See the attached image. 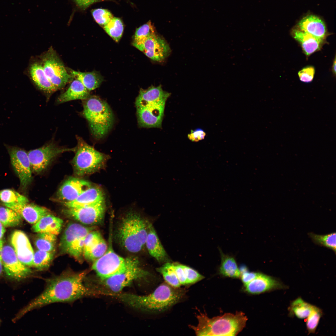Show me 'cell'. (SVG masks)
Returning a JSON list of instances; mask_svg holds the SVG:
<instances>
[{"label": "cell", "instance_id": "6da1fadb", "mask_svg": "<svg viewBox=\"0 0 336 336\" xmlns=\"http://www.w3.org/2000/svg\"><path fill=\"white\" fill-rule=\"evenodd\" d=\"M86 273L67 272L48 279L44 291L26 306L19 316L33 309L58 302L72 301L93 296L95 292L85 283Z\"/></svg>", "mask_w": 336, "mask_h": 336}, {"label": "cell", "instance_id": "7a4b0ae2", "mask_svg": "<svg viewBox=\"0 0 336 336\" xmlns=\"http://www.w3.org/2000/svg\"><path fill=\"white\" fill-rule=\"evenodd\" d=\"M184 290L167 283L159 286L151 293L140 296L129 293H114L113 296L135 309L150 312L164 311L178 303L184 296Z\"/></svg>", "mask_w": 336, "mask_h": 336}, {"label": "cell", "instance_id": "3957f363", "mask_svg": "<svg viewBox=\"0 0 336 336\" xmlns=\"http://www.w3.org/2000/svg\"><path fill=\"white\" fill-rule=\"evenodd\" d=\"M196 317L197 325L189 326L197 336H236L244 329L247 320V316L241 311L211 318L206 314L200 313Z\"/></svg>", "mask_w": 336, "mask_h": 336}, {"label": "cell", "instance_id": "277c9868", "mask_svg": "<svg viewBox=\"0 0 336 336\" xmlns=\"http://www.w3.org/2000/svg\"><path fill=\"white\" fill-rule=\"evenodd\" d=\"M148 221L137 212L130 211L121 218L116 236L120 245L128 252L138 253L144 245L147 234Z\"/></svg>", "mask_w": 336, "mask_h": 336}, {"label": "cell", "instance_id": "5b68a950", "mask_svg": "<svg viewBox=\"0 0 336 336\" xmlns=\"http://www.w3.org/2000/svg\"><path fill=\"white\" fill-rule=\"evenodd\" d=\"M83 100V114L88 122L93 135L101 138L112 126L113 112L107 103L97 96H90Z\"/></svg>", "mask_w": 336, "mask_h": 336}, {"label": "cell", "instance_id": "8992f818", "mask_svg": "<svg viewBox=\"0 0 336 336\" xmlns=\"http://www.w3.org/2000/svg\"><path fill=\"white\" fill-rule=\"evenodd\" d=\"M76 152L72 161L75 174L78 176L90 174L99 169L105 159L104 154L77 137Z\"/></svg>", "mask_w": 336, "mask_h": 336}, {"label": "cell", "instance_id": "52a82bcc", "mask_svg": "<svg viewBox=\"0 0 336 336\" xmlns=\"http://www.w3.org/2000/svg\"><path fill=\"white\" fill-rule=\"evenodd\" d=\"M125 268L121 273L101 280L107 288L114 293H118L133 281L147 278L149 273L141 266L138 259L134 257L125 259Z\"/></svg>", "mask_w": 336, "mask_h": 336}, {"label": "cell", "instance_id": "ba28073f", "mask_svg": "<svg viewBox=\"0 0 336 336\" xmlns=\"http://www.w3.org/2000/svg\"><path fill=\"white\" fill-rule=\"evenodd\" d=\"M92 228L84 227L75 223H69L61 237L60 248L64 253L80 260L83 251L84 240Z\"/></svg>", "mask_w": 336, "mask_h": 336}, {"label": "cell", "instance_id": "9c48e42d", "mask_svg": "<svg viewBox=\"0 0 336 336\" xmlns=\"http://www.w3.org/2000/svg\"><path fill=\"white\" fill-rule=\"evenodd\" d=\"M44 72L52 84L58 90L64 87L73 78L52 47L41 57Z\"/></svg>", "mask_w": 336, "mask_h": 336}, {"label": "cell", "instance_id": "30bf717a", "mask_svg": "<svg viewBox=\"0 0 336 336\" xmlns=\"http://www.w3.org/2000/svg\"><path fill=\"white\" fill-rule=\"evenodd\" d=\"M109 246L105 253L94 261L92 266L101 280L104 279L123 271L125 268L126 261L114 251L110 238Z\"/></svg>", "mask_w": 336, "mask_h": 336}, {"label": "cell", "instance_id": "8fae6325", "mask_svg": "<svg viewBox=\"0 0 336 336\" xmlns=\"http://www.w3.org/2000/svg\"><path fill=\"white\" fill-rule=\"evenodd\" d=\"M76 148L59 147L55 144L50 143L40 148L30 151L27 153L32 172L37 174L41 172L59 154L67 152L76 151Z\"/></svg>", "mask_w": 336, "mask_h": 336}, {"label": "cell", "instance_id": "7c38bea8", "mask_svg": "<svg viewBox=\"0 0 336 336\" xmlns=\"http://www.w3.org/2000/svg\"><path fill=\"white\" fill-rule=\"evenodd\" d=\"M105 207L104 201L80 207L66 208L63 212L68 217L82 223L92 225L102 221Z\"/></svg>", "mask_w": 336, "mask_h": 336}, {"label": "cell", "instance_id": "4fadbf2b", "mask_svg": "<svg viewBox=\"0 0 336 336\" xmlns=\"http://www.w3.org/2000/svg\"><path fill=\"white\" fill-rule=\"evenodd\" d=\"M11 163L20 181V186L25 189L32 181V171L28 153L24 149L7 146Z\"/></svg>", "mask_w": 336, "mask_h": 336}, {"label": "cell", "instance_id": "5bb4252c", "mask_svg": "<svg viewBox=\"0 0 336 336\" xmlns=\"http://www.w3.org/2000/svg\"><path fill=\"white\" fill-rule=\"evenodd\" d=\"M2 256L3 269L10 278L20 280L27 277L31 274V269L19 260L13 248L11 245H3Z\"/></svg>", "mask_w": 336, "mask_h": 336}, {"label": "cell", "instance_id": "9a60e30c", "mask_svg": "<svg viewBox=\"0 0 336 336\" xmlns=\"http://www.w3.org/2000/svg\"><path fill=\"white\" fill-rule=\"evenodd\" d=\"M166 101H159L143 107L137 108L139 125L146 128H161Z\"/></svg>", "mask_w": 336, "mask_h": 336}, {"label": "cell", "instance_id": "2e32d148", "mask_svg": "<svg viewBox=\"0 0 336 336\" xmlns=\"http://www.w3.org/2000/svg\"><path fill=\"white\" fill-rule=\"evenodd\" d=\"M151 59L162 61L169 55L170 48L166 41L156 34L150 36L135 46Z\"/></svg>", "mask_w": 336, "mask_h": 336}, {"label": "cell", "instance_id": "e0dca14e", "mask_svg": "<svg viewBox=\"0 0 336 336\" xmlns=\"http://www.w3.org/2000/svg\"><path fill=\"white\" fill-rule=\"evenodd\" d=\"M244 286L245 291L253 294L288 288L278 279L260 272L254 279Z\"/></svg>", "mask_w": 336, "mask_h": 336}, {"label": "cell", "instance_id": "ac0fdd59", "mask_svg": "<svg viewBox=\"0 0 336 336\" xmlns=\"http://www.w3.org/2000/svg\"><path fill=\"white\" fill-rule=\"evenodd\" d=\"M11 243L19 260L27 266H33L34 253L25 233L20 230L14 231L11 236Z\"/></svg>", "mask_w": 336, "mask_h": 336}, {"label": "cell", "instance_id": "d6986e66", "mask_svg": "<svg viewBox=\"0 0 336 336\" xmlns=\"http://www.w3.org/2000/svg\"><path fill=\"white\" fill-rule=\"evenodd\" d=\"M28 203H16L3 205L16 212L27 222L33 225L50 214V211L47 208Z\"/></svg>", "mask_w": 336, "mask_h": 336}, {"label": "cell", "instance_id": "ffe728a7", "mask_svg": "<svg viewBox=\"0 0 336 336\" xmlns=\"http://www.w3.org/2000/svg\"><path fill=\"white\" fill-rule=\"evenodd\" d=\"M91 185L89 182L83 180L76 178H70L65 181L59 189L57 197L62 202L72 201Z\"/></svg>", "mask_w": 336, "mask_h": 336}, {"label": "cell", "instance_id": "44dd1931", "mask_svg": "<svg viewBox=\"0 0 336 336\" xmlns=\"http://www.w3.org/2000/svg\"><path fill=\"white\" fill-rule=\"evenodd\" d=\"M104 201V195L101 189L91 185L75 200L62 203L66 208H71L83 207Z\"/></svg>", "mask_w": 336, "mask_h": 336}, {"label": "cell", "instance_id": "7402d4cb", "mask_svg": "<svg viewBox=\"0 0 336 336\" xmlns=\"http://www.w3.org/2000/svg\"><path fill=\"white\" fill-rule=\"evenodd\" d=\"M171 93L163 90L161 85H152L147 89L141 88L135 101L136 108L145 107L148 104L162 100H166Z\"/></svg>", "mask_w": 336, "mask_h": 336}, {"label": "cell", "instance_id": "603a6c76", "mask_svg": "<svg viewBox=\"0 0 336 336\" xmlns=\"http://www.w3.org/2000/svg\"><path fill=\"white\" fill-rule=\"evenodd\" d=\"M28 72L33 82L43 91L51 93L58 90L47 77L41 62L35 61L31 63L29 67Z\"/></svg>", "mask_w": 336, "mask_h": 336}, {"label": "cell", "instance_id": "cb8c5ba5", "mask_svg": "<svg viewBox=\"0 0 336 336\" xmlns=\"http://www.w3.org/2000/svg\"><path fill=\"white\" fill-rule=\"evenodd\" d=\"M149 254L159 262L167 260V255L152 224L148 221L147 234L145 243Z\"/></svg>", "mask_w": 336, "mask_h": 336}, {"label": "cell", "instance_id": "d4e9b609", "mask_svg": "<svg viewBox=\"0 0 336 336\" xmlns=\"http://www.w3.org/2000/svg\"><path fill=\"white\" fill-rule=\"evenodd\" d=\"M299 29L309 33L315 37L323 40L326 34L325 24L318 16L308 15L304 17L299 22Z\"/></svg>", "mask_w": 336, "mask_h": 336}, {"label": "cell", "instance_id": "484cf974", "mask_svg": "<svg viewBox=\"0 0 336 336\" xmlns=\"http://www.w3.org/2000/svg\"><path fill=\"white\" fill-rule=\"evenodd\" d=\"M63 223L62 219L50 213L33 225L32 229L35 232L48 233L56 236L60 232Z\"/></svg>", "mask_w": 336, "mask_h": 336}, {"label": "cell", "instance_id": "4316f807", "mask_svg": "<svg viewBox=\"0 0 336 336\" xmlns=\"http://www.w3.org/2000/svg\"><path fill=\"white\" fill-rule=\"evenodd\" d=\"M89 96V91L79 80L75 79L68 89L58 97L57 102L61 104L73 100H84Z\"/></svg>", "mask_w": 336, "mask_h": 336}, {"label": "cell", "instance_id": "83f0119b", "mask_svg": "<svg viewBox=\"0 0 336 336\" xmlns=\"http://www.w3.org/2000/svg\"><path fill=\"white\" fill-rule=\"evenodd\" d=\"M293 35L294 39L301 44L304 53L308 55L319 49L323 41L299 29L294 30Z\"/></svg>", "mask_w": 336, "mask_h": 336}, {"label": "cell", "instance_id": "f1b7e54d", "mask_svg": "<svg viewBox=\"0 0 336 336\" xmlns=\"http://www.w3.org/2000/svg\"><path fill=\"white\" fill-rule=\"evenodd\" d=\"M70 72L73 77L79 80L89 91L99 87L103 80L102 76L95 71L82 72L71 70Z\"/></svg>", "mask_w": 336, "mask_h": 336}, {"label": "cell", "instance_id": "f546056e", "mask_svg": "<svg viewBox=\"0 0 336 336\" xmlns=\"http://www.w3.org/2000/svg\"><path fill=\"white\" fill-rule=\"evenodd\" d=\"M221 263L219 268V273L222 276L232 278L240 277V273L235 258L226 254L219 249Z\"/></svg>", "mask_w": 336, "mask_h": 336}, {"label": "cell", "instance_id": "4dcf8cb0", "mask_svg": "<svg viewBox=\"0 0 336 336\" xmlns=\"http://www.w3.org/2000/svg\"><path fill=\"white\" fill-rule=\"evenodd\" d=\"M314 306V305L305 301L301 297H298L290 303L288 309L289 316L305 319L309 315Z\"/></svg>", "mask_w": 336, "mask_h": 336}, {"label": "cell", "instance_id": "1f68e13d", "mask_svg": "<svg viewBox=\"0 0 336 336\" xmlns=\"http://www.w3.org/2000/svg\"><path fill=\"white\" fill-rule=\"evenodd\" d=\"M21 217L19 214L9 208L5 206L0 207V222L5 227L18 225L21 221Z\"/></svg>", "mask_w": 336, "mask_h": 336}, {"label": "cell", "instance_id": "d6a6232c", "mask_svg": "<svg viewBox=\"0 0 336 336\" xmlns=\"http://www.w3.org/2000/svg\"><path fill=\"white\" fill-rule=\"evenodd\" d=\"M56 235L48 233H39L35 240V245L38 250L52 252L56 243Z\"/></svg>", "mask_w": 336, "mask_h": 336}, {"label": "cell", "instance_id": "836d02e7", "mask_svg": "<svg viewBox=\"0 0 336 336\" xmlns=\"http://www.w3.org/2000/svg\"><path fill=\"white\" fill-rule=\"evenodd\" d=\"M308 235L314 243L330 249L334 251L335 254H336L335 232L324 235H318L310 232Z\"/></svg>", "mask_w": 336, "mask_h": 336}, {"label": "cell", "instance_id": "e575fe53", "mask_svg": "<svg viewBox=\"0 0 336 336\" xmlns=\"http://www.w3.org/2000/svg\"><path fill=\"white\" fill-rule=\"evenodd\" d=\"M53 257L52 252L38 250L34 253L33 266L40 270L47 269L51 264Z\"/></svg>", "mask_w": 336, "mask_h": 336}, {"label": "cell", "instance_id": "d590c367", "mask_svg": "<svg viewBox=\"0 0 336 336\" xmlns=\"http://www.w3.org/2000/svg\"><path fill=\"white\" fill-rule=\"evenodd\" d=\"M103 28L106 33L116 42L121 38L124 29L122 20L119 18L114 17Z\"/></svg>", "mask_w": 336, "mask_h": 336}, {"label": "cell", "instance_id": "8d00e7d4", "mask_svg": "<svg viewBox=\"0 0 336 336\" xmlns=\"http://www.w3.org/2000/svg\"><path fill=\"white\" fill-rule=\"evenodd\" d=\"M154 27L150 21L136 29L133 45L134 46L141 44L145 39L155 34Z\"/></svg>", "mask_w": 336, "mask_h": 336}, {"label": "cell", "instance_id": "74e56055", "mask_svg": "<svg viewBox=\"0 0 336 336\" xmlns=\"http://www.w3.org/2000/svg\"><path fill=\"white\" fill-rule=\"evenodd\" d=\"M157 272L161 274L166 283L171 286L179 288L181 284L170 263H167L162 266L156 269Z\"/></svg>", "mask_w": 336, "mask_h": 336}, {"label": "cell", "instance_id": "f35d334b", "mask_svg": "<svg viewBox=\"0 0 336 336\" xmlns=\"http://www.w3.org/2000/svg\"><path fill=\"white\" fill-rule=\"evenodd\" d=\"M0 201L3 204L13 203H28V199L16 191L10 189L0 190Z\"/></svg>", "mask_w": 336, "mask_h": 336}, {"label": "cell", "instance_id": "ab89813d", "mask_svg": "<svg viewBox=\"0 0 336 336\" xmlns=\"http://www.w3.org/2000/svg\"><path fill=\"white\" fill-rule=\"evenodd\" d=\"M323 314L322 310L314 306L312 311L306 318V328L309 334L315 333Z\"/></svg>", "mask_w": 336, "mask_h": 336}, {"label": "cell", "instance_id": "60d3db41", "mask_svg": "<svg viewBox=\"0 0 336 336\" xmlns=\"http://www.w3.org/2000/svg\"><path fill=\"white\" fill-rule=\"evenodd\" d=\"M107 248V244L103 239L83 255L87 260L94 261L105 253Z\"/></svg>", "mask_w": 336, "mask_h": 336}, {"label": "cell", "instance_id": "b9f144b4", "mask_svg": "<svg viewBox=\"0 0 336 336\" xmlns=\"http://www.w3.org/2000/svg\"><path fill=\"white\" fill-rule=\"evenodd\" d=\"M91 13L96 21L103 27L113 17L110 11L105 9H94L91 11Z\"/></svg>", "mask_w": 336, "mask_h": 336}, {"label": "cell", "instance_id": "7bdbcfd3", "mask_svg": "<svg viewBox=\"0 0 336 336\" xmlns=\"http://www.w3.org/2000/svg\"><path fill=\"white\" fill-rule=\"evenodd\" d=\"M103 239V238L99 232L92 231L90 232L86 236L85 239L83 255Z\"/></svg>", "mask_w": 336, "mask_h": 336}, {"label": "cell", "instance_id": "ee69618b", "mask_svg": "<svg viewBox=\"0 0 336 336\" xmlns=\"http://www.w3.org/2000/svg\"><path fill=\"white\" fill-rule=\"evenodd\" d=\"M187 280V284H192L199 281L204 278V277L193 269L182 264Z\"/></svg>", "mask_w": 336, "mask_h": 336}, {"label": "cell", "instance_id": "f6af8a7d", "mask_svg": "<svg viewBox=\"0 0 336 336\" xmlns=\"http://www.w3.org/2000/svg\"><path fill=\"white\" fill-rule=\"evenodd\" d=\"M315 74V69L312 67L305 68L298 73L300 80L304 82H310L313 80Z\"/></svg>", "mask_w": 336, "mask_h": 336}, {"label": "cell", "instance_id": "bcb514c9", "mask_svg": "<svg viewBox=\"0 0 336 336\" xmlns=\"http://www.w3.org/2000/svg\"><path fill=\"white\" fill-rule=\"evenodd\" d=\"M239 269L240 273V277L244 285L254 279L258 273V272L249 271L245 266L241 267Z\"/></svg>", "mask_w": 336, "mask_h": 336}, {"label": "cell", "instance_id": "7dc6e473", "mask_svg": "<svg viewBox=\"0 0 336 336\" xmlns=\"http://www.w3.org/2000/svg\"><path fill=\"white\" fill-rule=\"evenodd\" d=\"M172 266L181 285L187 284L186 276L182 264L177 263H171Z\"/></svg>", "mask_w": 336, "mask_h": 336}, {"label": "cell", "instance_id": "c3c4849f", "mask_svg": "<svg viewBox=\"0 0 336 336\" xmlns=\"http://www.w3.org/2000/svg\"><path fill=\"white\" fill-rule=\"evenodd\" d=\"M206 136V133L203 130L198 128L191 130L190 133L188 135V138L192 142H198L204 139Z\"/></svg>", "mask_w": 336, "mask_h": 336}, {"label": "cell", "instance_id": "681fc988", "mask_svg": "<svg viewBox=\"0 0 336 336\" xmlns=\"http://www.w3.org/2000/svg\"><path fill=\"white\" fill-rule=\"evenodd\" d=\"M79 9L85 10L92 4L99 2L113 0H73Z\"/></svg>", "mask_w": 336, "mask_h": 336}, {"label": "cell", "instance_id": "f907efd6", "mask_svg": "<svg viewBox=\"0 0 336 336\" xmlns=\"http://www.w3.org/2000/svg\"><path fill=\"white\" fill-rule=\"evenodd\" d=\"M3 246V241L2 240H0V276L2 274L3 267L2 262V250Z\"/></svg>", "mask_w": 336, "mask_h": 336}, {"label": "cell", "instance_id": "816d5d0a", "mask_svg": "<svg viewBox=\"0 0 336 336\" xmlns=\"http://www.w3.org/2000/svg\"><path fill=\"white\" fill-rule=\"evenodd\" d=\"M5 231V227L0 222V240H2Z\"/></svg>", "mask_w": 336, "mask_h": 336}, {"label": "cell", "instance_id": "f5cc1de1", "mask_svg": "<svg viewBox=\"0 0 336 336\" xmlns=\"http://www.w3.org/2000/svg\"><path fill=\"white\" fill-rule=\"evenodd\" d=\"M336 59L335 58L334 60L333 63V66L332 67L333 70V72L335 73V74L336 73Z\"/></svg>", "mask_w": 336, "mask_h": 336}]
</instances>
